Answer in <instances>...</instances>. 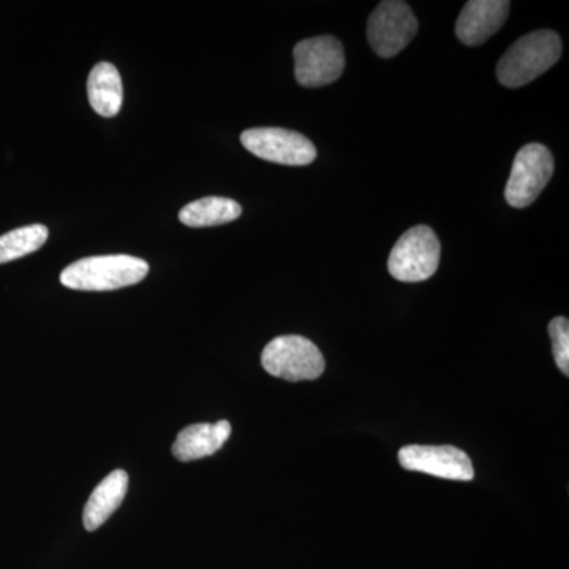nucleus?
I'll return each instance as SVG.
<instances>
[{
	"instance_id": "20e7f679",
	"label": "nucleus",
	"mask_w": 569,
	"mask_h": 569,
	"mask_svg": "<svg viewBox=\"0 0 569 569\" xmlns=\"http://www.w3.org/2000/svg\"><path fill=\"white\" fill-rule=\"evenodd\" d=\"M441 247L436 231L426 224L411 228L397 241L388 260L389 274L399 282H425L436 274Z\"/></svg>"
},
{
	"instance_id": "1a4fd4ad",
	"label": "nucleus",
	"mask_w": 569,
	"mask_h": 569,
	"mask_svg": "<svg viewBox=\"0 0 569 569\" xmlns=\"http://www.w3.org/2000/svg\"><path fill=\"white\" fill-rule=\"evenodd\" d=\"M397 458L406 470L419 471L430 477L452 479V481H471L475 478L470 456L459 448L410 445L400 449Z\"/></svg>"
},
{
	"instance_id": "f03ea898",
	"label": "nucleus",
	"mask_w": 569,
	"mask_h": 569,
	"mask_svg": "<svg viewBox=\"0 0 569 569\" xmlns=\"http://www.w3.org/2000/svg\"><path fill=\"white\" fill-rule=\"evenodd\" d=\"M561 40L553 31H535L516 41L497 66V78L507 88H522L556 66Z\"/></svg>"
},
{
	"instance_id": "7ed1b4c3",
	"label": "nucleus",
	"mask_w": 569,
	"mask_h": 569,
	"mask_svg": "<svg viewBox=\"0 0 569 569\" xmlns=\"http://www.w3.org/2000/svg\"><path fill=\"white\" fill-rule=\"evenodd\" d=\"M261 365L269 376L287 381L317 380L323 376L320 348L302 336H280L264 347Z\"/></svg>"
},
{
	"instance_id": "2eb2a0df",
	"label": "nucleus",
	"mask_w": 569,
	"mask_h": 569,
	"mask_svg": "<svg viewBox=\"0 0 569 569\" xmlns=\"http://www.w3.org/2000/svg\"><path fill=\"white\" fill-rule=\"evenodd\" d=\"M48 234L50 233L44 224L36 223L0 236V264L37 252L47 242Z\"/></svg>"
},
{
	"instance_id": "423d86ee",
	"label": "nucleus",
	"mask_w": 569,
	"mask_h": 569,
	"mask_svg": "<svg viewBox=\"0 0 569 569\" xmlns=\"http://www.w3.org/2000/svg\"><path fill=\"white\" fill-rule=\"evenodd\" d=\"M553 174V157L546 146L531 142L523 146L512 163L505 198L508 204L523 209L541 194Z\"/></svg>"
},
{
	"instance_id": "f8f14e48",
	"label": "nucleus",
	"mask_w": 569,
	"mask_h": 569,
	"mask_svg": "<svg viewBox=\"0 0 569 569\" xmlns=\"http://www.w3.org/2000/svg\"><path fill=\"white\" fill-rule=\"evenodd\" d=\"M129 489V475L123 470H114L97 486L86 503L82 523L86 530L96 531L102 527L112 512L121 507Z\"/></svg>"
},
{
	"instance_id": "dca6fc26",
	"label": "nucleus",
	"mask_w": 569,
	"mask_h": 569,
	"mask_svg": "<svg viewBox=\"0 0 569 569\" xmlns=\"http://www.w3.org/2000/svg\"><path fill=\"white\" fill-rule=\"evenodd\" d=\"M553 358L565 376H569V321L567 317L553 318L549 323Z\"/></svg>"
},
{
	"instance_id": "39448f33",
	"label": "nucleus",
	"mask_w": 569,
	"mask_h": 569,
	"mask_svg": "<svg viewBox=\"0 0 569 569\" xmlns=\"http://www.w3.org/2000/svg\"><path fill=\"white\" fill-rule=\"evenodd\" d=\"M293 56L296 80L305 88L331 84L346 70V52L336 37L321 36L299 41Z\"/></svg>"
},
{
	"instance_id": "4468645a",
	"label": "nucleus",
	"mask_w": 569,
	"mask_h": 569,
	"mask_svg": "<svg viewBox=\"0 0 569 569\" xmlns=\"http://www.w3.org/2000/svg\"><path fill=\"white\" fill-rule=\"evenodd\" d=\"M241 213L242 208L238 201L223 197H206L182 208L179 220L187 227H217L233 222Z\"/></svg>"
},
{
	"instance_id": "6e6552de",
	"label": "nucleus",
	"mask_w": 569,
	"mask_h": 569,
	"mask_svg": "<svg viewBox=\"0 0 569 569\" xmlns=\"http://www.w3.org/2000/svg\"><path fill=\"white\" fill-rule=\"evenodd\" d=\"M241 142L247 151L266 162L305 167L317 159L316 146L305 134L279 127L246 130Z\"/></svg>"
},
{
	"instance_id": "9d476101",
	"label": "nucleus",
	"mask_w": 569,
	"mask_h": 569,
	"mask_svg": "<svg viewBox=\"0 0 569 569\" xmlns=\"http://www.w3.org/2000/svg\"><path fill=\"white\" fill-rule=\"evenodd\" d=\"M507 0H471L460 11L456 33L467 47H478L490 39L507 21Z\"/></svg>"
},
{
	"instance_id": "0eeeda50",
	"label": "nucleus",
	"mask_w": 569,
	"mask_h": 569,
	"mask_svg": "<svg viewBox=\"0 0 569 569\" xmlns=\"http://www.w3.org/2000/svg\"><path fill=\"white\" fill-rule=\"evenodd\" d=\"M418 20L402 0H385L370 14L367 39L380 58H395L415 39Z\"/></svg>"
},
{
	"instance_id": "ddd939ff",
	"label": "nucleus",
	"mask_w": 569,
	"mask_h": 569,
	"mask_svg": "<svg viewBox=\"0 0 569 569\" xmlns=\"http://www.w3.org/2000/svg\"><path fill=\"white\" fill-rule=\"evenodd\" d=\"M89 103L97 114L114 118L121 111L123 89L121 74L110 62H100L88 78Z\"/></svg>"
},
{
	"instance_id": "9b49d317",
	"label": "nucleus",
	"mask_w": 569,
	"mask_h": 569,
	"mask_svg": "<svg viewBox=\"0 0 569 569\" xmlns=\"http://www.w3.org/2000/svg\"><path fill=\"white\" fill-rule=\"evenodd\" d=\"M231 436V425L219 421L216 425H192L179 432L173 443L174 458L181 462L209 458L227 443Z\"/></svg>"
},
{
	"instance_id": "f257e3e1",
	"label": "nucleus",
	"mask_w": 569,
	"mask_h": 569,
	"mask_svg": "<svg viewBox=\"0 0 569 569\" xmlns=\"http://www.w3.org/2000/svg\"><path fill=\"white\" fill-rule=\"evenodd\" d=\"M149 272L144 260L130 254H103L74 261L63 269L61 283L71 290L111 291L141 282Z\"/></svg>"
}]
</instances>
